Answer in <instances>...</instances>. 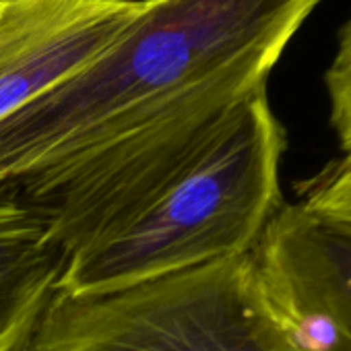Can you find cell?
<instances>
[{"label": "cell", "mask_w": 351, "mask_h": 351, "mask_svg": "<svg viewBox=\"0 0 351 351\" xmlns=\"http://www.w3.org/2000/svg\"><path fill=\"white\" fill-rule=\"evenodd\" d=\"M285 130L267 85L236 101L169 178L62 256L60 293H99L250 252L283 203Z\"/></svg>", "instance_id": "7a4b0ae2"}, {"label": "cell", "mask_w": 351, "mask_h": 351, "mask_svg": "<svg viewBox=\"0 0 351 351\" xmlns=\"http://www.w3.org/2000/svg\"><path fill=\"white\" fill-rule=\"evenodd\" d=\"M293 351H351V157L295 182L252 248Z\"/></svg>", "instance_id": "277c9868"}, {"label": "cell", "mask_w": 351, "mask_h": 351, "mask_svg": "<svg viewBox=\"0 0 351 351\" xmlns=\"http://www.w3.org/2000/svg\"><path fill=\"white\" fill-rule=\"evenodd\" d=\"M50 275L27 211L0 193V351H23L48 300Z\"/></svg>", "instance_id": "8992f818"}, {"label": "cell", "mask_w": 351, "mask_h": 351, "mask_svg": "<svg viewBox=\"0 0 351 351\" xmlns=\"http://www.w3.org/2000/svg\"><path fill=\"white\" fill-rule=\"evenodd\" d=\"M0 7H3V0H0Z\"/></svg>", "instance_id": "ba28073f"}, {"label": "cell", "mask_w": 351, "mask_h": 351, "mask_svg": "<svg viewBox=\"0 0 351 351\" xmlns=\"http://www.w3.org/2000/svg\"><path fill=\"white\" fill-rule=\"evenodd\" d=\"M143 0H3L0 120L108 48Z\"/></svg>", "instance_id": "5b68a950"}, {"label": "cell", "mask_w": 351, "mask_h": 351, "mask_svg": "<svg viewBox=\"0 0 351 351\" xmlns=\"http://www.w3.org/2000/svg\"><path fill=\"white\" fill-rule=\"evenodd\" d=\"M23 351H293L252 250L99 293L54 291Z\"/></svg>", "instance_id": "3957f363"}, {"label": "cell", "mask_w": 351, "mask_h": 351, "mask_svg": "<svg viewBox=\"0 0 351 351\" xmlns=\"http://www.w3.org/2000/svg\"><path fill=\"white\" fill-rule=\"evenodd\" d=\"M320 0H143L128 29L0 120V189L265 87Z\"/></svg>", "instance_id": "6da1fadb"}, {"label": "cell", "mask_w": 351, "mask_h": 351, "mask_svg": "<svg viewBox=\"0 0 351 351\" xmlns=\"http://www.w3.org/2000/svg\"><path fill=\"white\" fill-rule=\"evenodd\" d=\"M330 97V124L351 157V17L341 27L337 54L324 75Z\"/></svg>", "instance_id": "52a82bcc"}]
</instances>
